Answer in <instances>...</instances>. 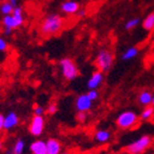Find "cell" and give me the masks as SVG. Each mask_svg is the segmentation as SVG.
<instances>
[{"mask_svg": "<svg viewBox=\"0 0 154 154\" xmlns=\"http://www.w3.org/2000/svg\"><path fill=\"white\" fill-rule=\"evenodd\" d=\"M65 25V20L56 13L48 14L40 23L39 29L41 35L45 37L55 36L63 30Z\"/></svg>", "mask_w": 154, "mask_h": 154, "instance_id": "obj_1", "label": "cell"}, {"mask_svg": "<svg viewBox=\"0 0 154 154\" xmlns=\"http://www.w3.org/2000/svg\"><path fill=\"white\" fill-rule=\"evenodd\" d=\"M139 123V116L136 112L131 110L123 111L120 113L116 120V124L120 129L123 131H129L136 127Z\"/></svg>", "mask_w": 154, "mask_h": 154, "instance_id": "obj_2", "label": "cell"}, {"mask_svg": "<svg viewBox=\"0 0 154 154\" xmlns=\"http://www.w3.org/2000/svg\"><path fill=\"white\" fill-rule=\"evenodd\" d=\"M25 22V17H24V12L23 8L17 5L13 9L12 14L10 15H5L2 18V25L5 28H10L12 30L21 27Z\"/></svg>", "mask_w": 154, "mask_h": 154, "instance_id": "obj_3", "label": "cell"}, {"mask_svg": "<svg viewBox=\"0 0 154 154\" xmlns=\"http://www.w3.org/2000/svg\"><path fill=\"white\" fill-rule=\"evenodd\" d=\"M153 139L150 135H143L134 142L125 146V152L128 154H142L152 146Z\"/></svg>", "mask_w": 154, "mask_h": 154, "instance_id": "obj_4", "label": "cell"}, {"mask_svg": "<svg viewBox=\"0 0 154 154\" xmlns=\"http://www.w3.org/2000/svg\"><path fill=\"white\" fill-rule=\"evenodd\" d=\"M114 62L113 52L109 49H101L97 53L95 59V66L101 72H106L110 69Z\"/></svg>", "mask_w": 154, "mask_h": 154, "instance_id": "obj_5", "label": "cell"}, {"mask_svg": "<svg viewBox=\"0 0 154 154\" xmlns=\"http://www.w3.org/2000/svg\"><path fill=\"white\" fill-rule=\"evenodd\" d=\"M59 67H60L63 77L67 81H73L79 77V69H78V66L75 65L73 59L69 58V57L63 58L59 63Z\"/></svg>", "mask_w": 154, "mask_h": 154, "instance_id": "obj_6", "label": "cell"}, {"mask_svg": "<svg viewBox=\"0 0 154 154\" xmlns=\"http://www.w3.org/2000/svg\"><path fill=\"white\" fill-rule=\"evenodd\" d=\"M45 121L43 116H33L29 124V133L35 137L41 136L43 134Z\"/></svg>", "mask_w": 154, "mask_h": 154, "instance_id": "obj_7", "label": "cell"}, {"mask_svg": "<svg viewBox=\"0 0 154 154\" xmlns=\"http://www.w3.org/2000/svg\"><path fill=\"white\" fill-rule=\"evenodd\" d=\"M75 109L79 112H88L92 109L93 101L88 98L86 94H81L75 98Z\"/></svg>", "mask_w": 154, "mask_h": 154, "instance_id": "obj_8", "label": "cell"}, {"mask_svg": "<svg viewBox=\"0 0 154 154\" xmlns=\"http://www.w3.org/2000/svg\"><path fill=\"white\" fill-rule=\"evenodd\" d=\"M103 80H105V78H103V72L99 71V70L94 71L92 75H91L90 79L88 80V83H86L88 90H97L100 85L103 84Z\"/></svg>", "mask_w": 154, "mask_h": 154, "instance_id": "obj_9", "label": "cell"}, {"mask_svg": "<svg viewBox=\"0 0 154 154\" xmlns=\"http://www.w3.org/2000/svg\"><path fill=\"white\" fill-rule=\"evenodd\" d=\"M20 123V118L14 111L9 112L5 116V123H3V131H12Z\"/></svg>", "mask_w": 154, "mask_h": 154, "instance_id": "obj_10", "label": "cell"}, {"mask_svg": "<svg viewBox=\"0 0 154 154\" xmlns=\"http://www.w3.org/2000/svg\"><path fill=\"white\" fill-rule=\"evenodd\" d=\"M79 9H80L79 2H77L75 0H68V1H65V2H63L60 5L62 12H64L65 14H68V15L75 14L79 11Z\"/></svg>", "mask_w": 154, "mask_h": 154, "instance_id": "obj_11", "label": "cell"}, {"mask_svg": "<svg viewBox=\"0 0 154 154\" xmlns=\"http://www.w3.org/2000/svg\"><path fill=\"white\" fill-rule=\"evenodd\" d=\"M46 143V153L48 154H60L62 153V143L55 138L49 139Z\"/></svg>", "mask_w": 154, "mask_h": 154, "instance_id": "obj_12", "label": "cell"}, {"mask_svg": "<svg viewBox=\"0 0 154 154\" xmlns=\"http://www.w3.org/2000/svg\"><path fill=\"white\" fill-rule=\"evenodd\" d=\"M31 154H46V143L43 140H35L33 142H31L30 146Z\"/></svg>", "mask_w": 154, "mask_h": 154, "instance_id": "obj_13", "label": "cell"}, {"mask_svg": "<svg viewBox=\"0 0 154 154\" xmlns=\"http://www.w3.org/2000/svg\"><path fill=\"white\" fill-rule=\"evenodd\" d=\"M94 139L99 143H106L111 139V133L107 129H99L94 134Z\"/></svg>", "mask_w": 154, "mask_h": 154, "instance_id": "obj_14", "label": "cell"}, {"mask_svg": "<svg viewBox=\"0 0 154 154\" xmlns=\"http://www.w3.org/2000/svg\"><path fill=\"white\" fill-rule=\"evenodd\" d=\"M152 98H153V94L150 91H142L138 96V101L139 103L143 107L152 105Z\"/></svg>", "mask_w": 154, "mask_h": 154, "instance_id": "obj_15", "label": "cell"}, {"mask_svg": "<svg viewBox=\"0 0 154 154\" xmlns=\"http://www.w3.org/2000/svg\"><path fill=\"white\" fill-rule=\"evenodd\" d=\"M139 54V49L136 46H131L128 49H126L125 52H123L122 54V59L124 62H128L131 59H134L137 55Z\"/></svg>", "mask_w": 154, "mask_h": 154, "instance_id": "obj_16", "label": "cell"}, {"mask_svg": "<svg viewBox=\"0 0 154 154\" xmlns=\"http://www.w3.org/2000/svg\"><path fill=\"white\" fill-rule=\"evenodd\" d=\"M142 27L144 30L152 31L154 30V12L149 13L142 21Z\"/></svg>", "mask_w": 154, "mask_h": 154, "instance_id": "obj_17", "label": "cell"}, {"mask_svg": "<svg viewBox=\"0 0 154 154\" xmlns=\"http://www.w3.org/2000/svg\"><path fill=\"white\" fill-rule=\"evenodd\" d=\"M153 116H154V107L152 105L146 106V107L143 108V110L141 111L139 119L142 120V121H148V120L153 118Z\"/></svg>", "mask_w": 154, "mask_h": 154, "instance_id": "obj_18", "label": "cell"}, {"mask_svg": "<svg viewBox=\"0 0 154 154\" xmlns=\"http://www.w3.org/2000/svg\"><path fill=\"white\" fill-rule=\"evenodd\" d=\"M13 9H14V7H13L9 1H5V0H3L2 2H1V5H0V13H1L3 16L12 14Z\"/></svg>", "mask_w": 154, "mask_h": 154, "instance_id": "obj_19", "label": "cell"}, {"mask_svg": "<svg viewBox=\"0 0 154 154\" xmlns=\"http://www.w3.org/2000/svg\"><path fill=\"white\" fill-rule=\"evenodd\" d=\"M24 149H25V141H24L23 139H17L14 144H13V152L14 154H23Z\"/></svg>", "mask_w": 154, "mask_h": 154, "instance_id": "obj_20", "label": "cell"}, {"mask_svg": "<svg viewBox=\"0 0 154 154\" xmlns=\"http://www.w3.org/2000/svg\"><path fill=\"white\" fill-rule=\"evenodd\" d=\"M139 23H140V20H139V17L129 18L128 21L125 23V25H124V28H125L126 30H131V29L136 28L137 26L139 25Z\"/></svg>", "mask_w": 154, "mask_h": 154, "instance_id": "obj_21", "label": "cell"}, {"mask_svg": "<svg viewBox=\"0 0 154 154\" xmlns=\"http://www.w3.org/2000/svg\"><path fill=\"white\" fill-rule=\"evenodd\" d=\"M32 111H33V116H43V113L45 112L43 107H42V106H39V105L33 106Z\"/></svg>", "mask_w": 154, "mask_h": 154, "instance_id": "obj_22", "label": "cell"}, {"mask_svg": "<svg viewBox=\"0 0 154 154\" xmlns=\"http://www.w3.org/2000/svg\"><path fill=\"white\" fill-rule=\"evenodd\" d=\"M46 113L48 114H50V116H53V114H55V113H57V111H58V107H57L56 103H51V105L46 108Z\"/></svg>", "mask_w": 154, "mask_h": 154, "instance_id": "obj_23", "label": "cell"}, {"mask_svg": "<svg viewBox=\"0 0 154 154\" xmlns=\"http://www.w3.org/2000/svg\"><path fill=\"white\" fill-rule=\"evenodd\" d=\"M86 95L88 96V98H90L92 101H95V100L98 98V96H99V93H98L97 90H90Z\"/></svg>", "mask_w": 154, "mask_h": 154, "instance_id": "obj_24", "label": "cell"}, {"mask_svg": "<svg viewBox=\"0 0 154 154\" xmlns=\"http://www.w3.org/2000/svg\"><path fill=\"white\" fill-rule=\"evenodd\" d=\"M8 50V42L5 38L0 37V53L1 52H5Z\"/></svg>", "mask_w": 154, "mask_h": 154, "instance_id": "obj_25", "label": "cell"}, {"mask_svg": "<svg viewBox=\"0 0 154 154\" xmlns=\"http://www.w3.org/2000/svg\"><path fill=\"white\" fill-rule=\"evenodd\" d=\"M86 119H88V114H86V112H78L77 120L80 122V123H83V122H85V121H86Z\"/></svg>", "mask_w": 154, "mask_h": 154, "instance_id": "obj_26", "label": "cell"}, {"mask_svg": "<svg viewBox=\"0 0 154 154\" xmlns=\"http://www.w3.org/2000/svg\"><path fill=\"white\" fill-rule=\"evenodd\" d=\"M78 15V17H85V15H86V11L84 10V9H79V11H78L77 13H75Z\"/></svg>", "mask_w": 154, "mask_h": 154, "instance_id": "obj_27", "label": "cell"}, {"mask_svg": "<svg viewBox=\"0 0 154 154\" xmlns=\"http://www.w3.org/2000/svg\"><path fill=\"white\" fill-rule=\"evenodd\" d=\"M3 123H5V116L0 113V131H3Z\"/></svg>", "mask_w": 154, "mask_h": 154, "instance_id": "obj_28", "label": "cell"}, {"mask_svg": "<svg viewBox=\"0 0 154 154\" xmlns=\"http://www.w3.org/2000/svg\"><path fill=\"white\" fill-rule=\"evenodd\" d=\"M12 29L10 28H5V27H3V33H5V36H10L11 33H12Z\"/></svg>", "mask_w": 154, "mask_h": 154, "instance_id": "obj_29", "label": "cell"}, {"mask_svg": "<svg viewBox=\"0 0 154 154\" xmlns=\"http://www.w3.org/2000/svg\"><path fill=\"white\" fill-rule=\"evenodd\" d=\"M5 1H9V2L11 3V5L15 8V7H17V0H5Z\"/></svg>", "mask_w": 154, "mask_h": 154, "instance_id": "obj_30", "label": "cell"}, {"mask_svg": "<svg viewBox=\"0 0 154 154\" xmlns=\"http://www.w3.org/2000/svg\"><path fill=\"white\" fill-rule=\"evenodd\" d=\"M5 154H14V152H13L12 149H9V150H7V151H5Z\"/></svg>", "mask_w": 154, "mask_h": 154, "instance_id": "obj_31", "label": "cell"}, {"mask_svg": "<svg viewBox=\"0 0 154 154\" xmlns=\"http://www.w3.org/2000/svg\"><path fill=\"white\" fill-rule=\"evenodd\" d=\"M111 154H128V153H126V152H116V153H111Z\"/></svg>", "mask_w": 154, "mask_h": 154, "instance_id": "obj_32", "label": "cell"}, {"mask_svg": "<svg viewBox=\"0 0 154 154\" xmlns=\"http://www.w3.org/2000/svg\"><path fill=\"white\" fill-rule=\"evenodd\" d=\"M2 148H3V143H2V141H1V140H0V151H1V150H2Z\"/></svg>", "mask_w": 154, "mask_h": 154, "instance_id": "obj_33", "label": "cell"}, {"mask_svg": "<svg viewBox=\"0 0 154 154\" xmlns=\"http://www.w3.org/2000/svg\"><path fill=\"white\" fill-rule=\"evenodd\" d=\"M152 106L154 107V94H153V98H152Z\"/></svg>", "mask_w": 154, "mask_h": 154, "instance_id": "obj_34", "label": "cell"}, {"mask_svg": "<svg viewBox=\"0 0 154 154\" xmlns=\"http://www.w3.org/2000/svg\"><path fill=\"white\" fill-rule=\"evenodd\" d=\"M60 154H69L68 152H63V153H60Z\"/></svg>", "mask_w": 154, "mask_h": 154, "instance_id": "obj_35", "label": "cell"}, {"mask_svg": "<svg viewBox=\"0 0 154 154\" xmlns=\"http://www.w3.org/2000/svg\"><path fill=\"white\" fill-rule=\"evenodd\" d=\"M0 97H1V90H0Z\"/></svg>", "mask_w": 154, "mask_h": 154, "instance_id": "obj_36", "label": "cell"}, {"mask_svg": "<svg viewBox=\"0 0 154 154\" xmlns=\"http://www.w3.org/2000/svg\"><path fill=\"white\" fill-rule=\"evenodd\" d=\"M46 154H48V153H46Z\"/></svg>", "mask_w": 154, "mask_h": 154, "instance_id": "obj_37", "label": "cell"}]
</instances>
